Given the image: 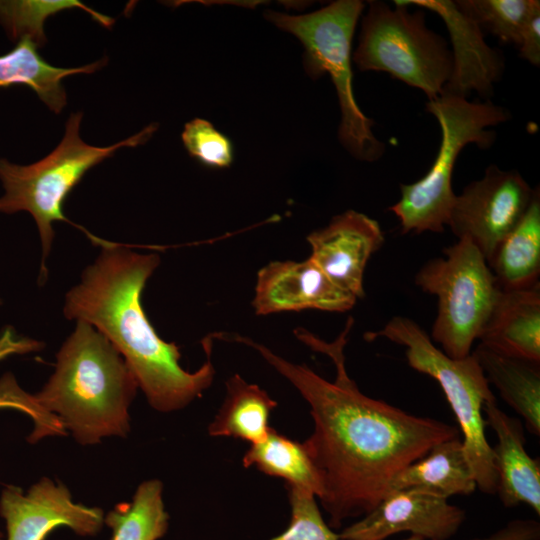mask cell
<instances>
[{"label":"cell","instance_id":"obj_1","mask_svg":"<svg viewBox=\"0 0 540 540\" xmlns=\"http://www.w3.org/2000/svg\"><path fill=\"white\" fill-rule=\"evenodd\" d=\"M351 325L350 320L331 344L304 329L295 332L301 341L332 358L337 371L333 382L252 339L232 337L254 348L309 404L314 429L303 446L321 476L319 499L333 528L369 513L390 492L403 469L437 443L459 437L453 425L410 414L359 390L344 364L343 348Z\"/></svg>","mask_w":540,"mask_h":540},{"label":"cell","instance_id":"obj_2","mask_svg":"<svg viewBox=\"0 0 540 540\" xmlns=\"http://www.w3.org/2000/svg\"><path fill=\"white\" fill-rule=\"evenodd\" d=\"M100 245L97 258L65 295V318L91 324L112 343L153 409L167 413L186 407L215 377L210 336L202 342V366L184 370L179 347L160 338L142 306V292L159 255L105 241Z\"/></svg>","mask_w":540,"mask_h":540},{"label":"cell","instance_id":"obj_3","mask_svg":"<svg viewBox=\"0 0 540 540\" xmlns=\"http://www.w3.org/2000/svg\"><path fill=\"white\" fill-rule=\"evenodd\" d=\"M137 381L121 354L95 327L76 321L56 354L54 372L34 397L81 445L126 437Z\"/></svg>","mask_w":540,"mask_h":540},{"label":"cell","instance_id":"obj_4","mask_svg":"<svg viewBox=\"0 0 540 540\" xmlns=\"http://www.w3.org/2000/svg\"><path fill=\"white\" fill-rule=\"evenodd\" d=\"M81 119V112L71 114L59 145L33 164L18 165L0 159V181L4 189L0 196V212L14 214L25 211L32 215L41 240L40 279L43 281L47 277L46 258L55 237L53 224L57 221L70 222L63 212L66 197L90 168L120 148L145 143L157 128L156 124H150L114 145L96 147L80 138Z\"/></svg>","mask_w":540,"mask_h":540},{"label":"cell","instance_id":"obj_5","mask_svg":"<svg viewBox=\"0 0 540 540\" xmlns=\"http://www.w3.org/2000/svg\"><path fill=\"white\" fill-rule=\"evenodd\" d=\"M426 110L438 121L441 143L426 175L412 184H401V197L389 207L398 218L403 233L443 232L456 198L452 174L461 150L468 144L487 149L495 141L488 129L505 122L508 111L490 99L468 101L443 92L429 100Z\"/></svg>","mask_w":540,"mask_h":540},{"label":"cell","instance_id":"obj_6","mask_svg":"<svg viewBox=\"0 0 540 540\" xmlns=\"http://www.w3.org/2000/svg\"><path fill=\"white\" fill-rule=\"evenodd\" d=\"M364 7L359 0H338L308 14L267 11L265 17L300 40L311 78L330 76L341 109L339 140L353 157L372 162L384 154L385 145L372 132L373 120L356 103L351 68L352 38Z\"/></svg>","mask_w":540,"mask_h":540},{"label":"cell","instance_id":"obj_7","mask_svg":"<svg viewBox=\"0 0 540 540\" xmlns=\"http://www.w3.org/2000/svg\"><path fill=\"white\" fill-rule=\"evenodd\" d=\"M376 338L405 347L409 366L439 383L463 434V446L477 488L486 494H496L497 473L483 417L484 404L496 398L475 356L472 353L462 359L447 356L418 323L404 316H394L381 330L365 334L368 341Z\"/></svg>","mask_w":540,"mask_h":540},{"label":"cell","instance_id":"obj_8","mask_svg":"<svg viewBox=\"0 0 540 540\" xmlns=\"http://www.w3.org/2000/svg\"><path fill=\"white\" fill-rule=\"evenodd\" d=\"M370 1L353 60L362 71H382L422 90L429 100L442 94L453 68L446 41L430 30L425 11L410 12Z\"/></svg>","mask_w":540,"mask_h":540},{"label":"cell","instance_id":"obj_9","mask_svg":"<svg viewBox=\"0 0 540 540\" xmlns=\"http://www.w3.org/2000/svg\"><path fill=\"white\" fill-rule=\"evenodd\" d=\"M415 284L438 300L433 340L453 359L470 355L502 290L480 251L458 239L421 267Z\"/></svg>","mask_w":540,"mask_h":540},{"label":"cell","instance_id":"obj_10","mask_svg":"<svg viewBox=\"0 0 540 540\" xmlns=\"http://www.w3.org/2000/svg\"><path fill=\"white\" fill-rule=\"evenodd\" d=\"M538 190L532 189L517 171L490 165L480 180L469 183L456 195L447 225L458 239L472 242L488 264Z\"/></svg>","mask_w":540,"mask_h":540},{"label":"cell","instance_id":"obj_11","mask_svg":"<svg viewBox=\"0 0 540 540\" xmlns=\"http://www.w3.org/2000/svg\"><path fill=\"white\" fill-rule=\"evenodd\" d=\"M0 516L5 522V540H46L61 526L81 537L97 535L104 526V511L76 503L69 489L43 477L24 493L5 486L0 496Z\"/></svg>","mask_w":540,"mask_h":540},{"label":"cell","instance_id":"obj_12","mask_svg":"<svg viewBox=\"0 0 540 540\" xmlns=\"http://www.w3.org/2000/svg\"><path fill=\"white\" fill-rule=\"evenodd\" d=\"M465 518V511L447 499L411 489L392 490L338 536L340 540H385L410 532L424 540H449Z\"/></svg>","mask_w":540,"mask_h":540},{"label":"cell","instance_id":"obj_13","mask_svg":"<svg viewBox=\"0 0 540 540\" xmlns=\"http://www.w3.org/2000/svg\"><path fill=\"white\" fill-rule=\"evenodd\" d=\"M357 298L333 283L310 259L272 261L262 267L252 306L257 315L316 309L345 312Z\"/></svg>","mask_w":540,"mask_h":540},{"label":"cell","instance_id":"obj_14","mask_svg":"<svg viewBox=\"0 0 540 540\" xmlns=\"http://www.w3.org/2000/svg\"><path fill=\"white\" fill-rule=\"evenodd\" d=\"M309 258L341 289L364 297L363 277L370 257L381 248L379 223L354 210L336 215L330 223L307 236Z\"/></svg>","mask_w":540,"mask_h":540},{"label":"cell","instance_id":"obj_15","mask_svg":"<svg viewBox=\"0 0 540 540\" xmlns=\"http://www.w3.org/2000/svg\"><path fill=\"white\" fill-rule=\"evenodd\" d=\"M402 5H415L438 14L450 35L453 52L451 76L443 92L467 98L476 92L486 100L504 70L502 55L484 40L479 25L451 0H395ZM442 92V93H443Z\"/></svg>","mask_w":540,"mask_h":540},{"label":"cell","instance_id":"obj_16","mask_svg":"<svg viewBox=\"0 0 540 540\" xmlns=\"http://www.w3.org/2000/svg\"><path fill=\"white\" fill-rule=\"evenodd\" d=\"M483 414L486 425L497 437L492 447L497 473V490L505 507L520 504L529 506L540 515V463L525 449L522 423L503 412L496 401L485 403Z\"/></svg>","mask_w":540,"mask_h":540},{"label":"cell","instance_id":"obj_17","mask_svg":"<svg viewBox=\"0 0 540 540\" xmlns=\"http://www.w3.org/2000/svg\"><path fill=\"white\" fill-rule=\"evenodd\" d=\"M499 353L540 363V285L501 290L479 338Z\"/></svg>","mask_w":540,"mask_h":540},{"label":"cell","instance_id":"obj_18","mask_svg":"<svg viewBox=\"0 0 540 540\" xmlns=\"http://www.w3.org/2000/svg\"><path fill=\"white\" fill-rule=\"evenodd\" d=\"M477 485L459 437L434 445L422 458L403 469L390 491L411 489L447 499L470 495Z\"/></svg>","mask_w":540,"mask_h":540},{"label":"cell","instance_id":"obj_19","mask_svg":"<svg viewBox=\"0 0 540 540\" xmlns=\"http://www.w3.org/2000/svg\"><path fill=\"white\" fill-rule=\"evenodd\" d=\"M471 353L489 383L525 421L533 435L540 434V369L538 363L511 357L479 344Z\"/></svg>","mask_w":540,"mask_h":540},{"label":"cell","instance_id":"obj_20","mask_svg":"<svg viewBox=\"0 0 540 540\" xmlns=\"http://www.w3.org/2000/svg\"><path fill=\"white\" fill-rule=\"evenodd\" d=\"M37 47L31 39L22 38L14 49L0 55V87L28 86L55 113H60L67 103L62 85L65 77L93 73L106 63L104 59L78 68H59L46 62Z\"/></svg>","mask_w":540,"mask_h":540},{"label":"cell","instance_id":"obj_21","mask_svg":"<svg viewBox=\"0 0 540 540\" xmlns=\"http://www.w3.org/2000/svg\"><path fill=\"white\" fill-rule=\"evenodd\" d=\"M488 266L502 290L525 289L539 283V190L516 227L498 244Z\"/></svg>","mask_w":540,"mask_h":540},{"label":"cell","instance_id":"obj_22","mask_svg":"<svg viewBox=\"0 0 540 540\" xmlns=\"http://www.w3.org/2000/svg\"><path fill=\"white\" fill-rule=\"evenodd\" d=\"M225 400L208 427L211 436H227L250 442L262 440L272 410L277 406L268 393L235 374L226 382Z\"/></svg>","mask_w":540,"mask_h":540},{"label":"cell","instance_id":"obj_23","mask_svg":"<svg viewBox=\"0 0 540 540\" xmlns=\"http://www.w3.org/2000/svg\"><path fill=\"white\" fill-rule=\"evenodd\" d=\"M244 467L256 466L265 474L284 479L286 485L305 490L315 497L323 494L321 476L303 443L269 428L266 436L250 445L243 457Z\"/></svg>","mask_w":540,"mask_h":540},{"label":"cell","instance_id":"obj_24","mask_svg":"<svg viewBox=\"0 0 540 540\" xmlns=\"http://www.w3.org/2000/svg\"><path fill=\"white\" fill-rule=\"evenodd\" d=\"M160 480L142 482L131 502L117 504L104 516V525L112 531L111 540H159L169 525Z\"/></svg>","mask_w":540,"mask_h":540},{"label":"cell","instance_id":"obj_25","mask_svg":"<svg viewBox=\"0 0 540 540\" xmlns=\"http://www.w3.org/2000/svg\"><path fill=\"white\" fill-rule=\"evenodd\" d=\"M79 8L104 27L114 19L94 11L78 0H0V23L14 40L31 39L38 47L46 43V19L66 9Z\"/></svg>","mask_w":540,"mask_h":540},{"label":"cell","instance_id":"obj_26","mask_svg":"<svg viewBox=\"0 0 540 540\" xmlns=\"http://www.w3.org/2000/svg\"><path fill=\"white\" fill-rule=\"evenodd\" d=\"M535 0H458L459 8L479 27L504 43L519 45L521 32Z\"/></svg>","mask_w":540,"mask_h":540},{"label":"cell","instance_id":"obj_27","mask_svg":"<svg viewBox=\"0 0 540 540\" xmlns=\"http://www.w3.org/2000/svg\"><path fill=\"white\" fill-rule=\"evenodd\" d=\"M286 487L291 506L290 523L271 540H340L324 521L313 494L295 486Z\"/></svg>","mask_w":540,"mask_h":540},{"label":"cell","instance_id":"obj_28","mask_svg":"<svg viewBox=\"0 0 540 540\" xmlns=\"http://www.w3.org/2000/svg\"><path fill=\"white\" fill-rule=\"evenodd\" d=\"M182 141L188 153L206 166L228 167L233 160L231 141L207 120L186 123Z\"/></svg>","mask_w":540,"mask_h":540},{"label":"cell","instance_id":"obj_29","mask_svg":"<svg viewBox=\"0 0 540 540\" xmlns=\"http://www.w3.org/2000/svg\"><path fill=\"white\" fill-rule=\"evenodd\" d=\"M5 408L16 409L29 416L34 424L32 434L36 437L47 436L58 427L57 418L36 402L34 394L23 390L11 373L0 378V409Z\"/></svg>","mask_w":540,"mask_h":540},{"label":"cell","instance_id":"obj_30","mask_svg":"<svg viewBox=\"0 0 540 540\" xmlns=\"http://www.w3.org/2000/svg\"><path fill=\"white\" fill-rule=\"evenodd\" d=\"M520 56L533 64L540 65V2L534 1L523 26L519 41Z\"/></svg>","mask_w":540,"mask_h":540},{"label":"cell","instance_id":"obj_31","mask_svg":"<svg viewBox=\"0 0 540 540\" xmlns=\"http://www.w3.org/2000/svg\"><path fill=\"white\" fill-rule=\"evenodd\" d=\"M404 540H424L411 535ZM473 540H540V524L532 519H515L493 534Z\"/></svg>","mask_w":540,"mask_h":540},{"label":"cell","instance_id":"obj_32","mask_svg":"<svg viewBox=\"0 0 540 540\" xmlns=\"http://www.w3.org/2000/svg\"><path fill=\"white\" fill-rule=\"evenodd\" d=\"M45 347L42 341L24 337L7 326L0 332V362L12 355L39 352Z\"/></svg>","mask_w":540,"mask_h":540},{"label":"cell","instance_id":"obj_33","mask_svg":"<svg viewBox=\"0 0 540 540\" xmlns=\"http://www.w3.org/2000/svg\"><path fill=\"white\" fill-rule=\"evenodd\" d=\"M0 540H5V535L3 534L1 529H0Z\"/></svg>","mask_w":540,"mask_h":540},{"label":"cell","instance_id":"obj_34","mask_svg":"<svg viewBox=\"0 0 540 540\" xmlns=\"http://www.w3.org/2000/svg\"><path fill=\"white\" fill-rule=\"evenodd\" d=\"M2 304V300L0 299V305Z\"/></svg>","mask_w":540,"mask_h":540}]
</instances>
